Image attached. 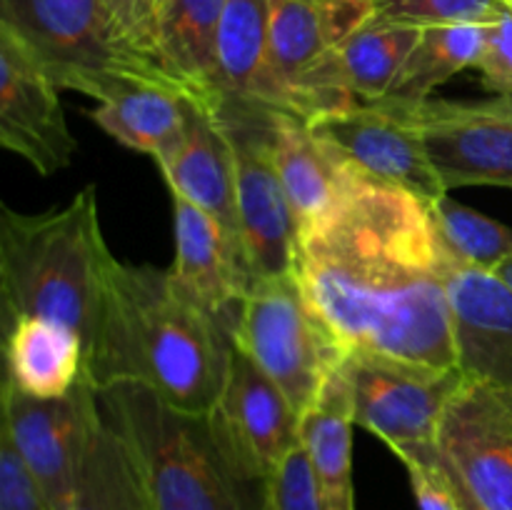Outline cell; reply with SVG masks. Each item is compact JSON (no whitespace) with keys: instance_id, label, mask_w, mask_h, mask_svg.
Masks as SVG:
<instances>
[{"instance_id":"cell-1","label":"cell","mask_w":512,"mask_h":510,"mask_svg":"<svg viewBox=\"0 0 512 510\" xmlns=\"http://www.w3.org/2000/svg\"><path fill=\"white\" fill-rule=\"evenodd\" d=\"M430 205L350 163L333 208L298 235L295 278L345 355L460 368Z\"/></svg>"},{"instance_id":"cell-2","label":"cell","mask_w":512,"mask_h":510,"mask_svg":"<svg viewBox=\"0 0 512 510\" xmlns=\"http://www.w3.org/2000/svg\"><path fill=\"white\" fill-rule=\"evenodd\" d=\"M233 350L225 325L190 300L170 270L115 260L88 358L95 388L128 380L180 410L213 413Z\"/></svg>"},{"instance_id":"cell-3","label":"cell","mask_w":512,"mask_h":510,"mask_svg":"<svg viewBox=\"0 0 512 510\" xmlns=\"http://www.w3.org/2000/svg\"><path fill=\"white\" fill-rule=\"evenodd\" d=\"M153 510H268L270 478L235 450L213 413H188L140 383L98 390Z\"/></svg>"},{"instance_id":"cell-4","label":"cell","mask_w":512,"mask_h":510,"mask_svg":"<svg viewBox=\"0 0 512 510\" xmlns=\"http://www.w3.org/2000/svg\"><path fill=\"white\" fill-rule=\"evenodd\" d=\"M115 255L100 225L95 185L48 213L0 210V320L50 318L83 338L90 358L103 323Z\"/></svg>"},{"instance_id":"cell-5","label":"cell","mask_w":512,"mask_h":510,"mask_svg":"<svg viewBox=\"0 0 512 510\" xmlns=\"http://www.w3.org/2000/svg\"><path fill=\"white\" fill-rule=\"evenodd\" d=\"M0 25L18 35L60 88L93 100L123 80L188 90L103 0H0Z\"/></svg>"},{"instance_id":"cell-6","label":"cell","mask_w":512,"mask_h":510,"mask_svg":"<svg viewBox=\"0 0 512 510\" xmlns=\"http://www.w3.org/2000/svg\"><path fill=\"white\" fill-rule=\"evenodd\" d=\"M233 345L288 395L300 418L345 360V350L308 303L295 273L253 280Z\"/></svg>"},{"instance_id":"cell-7","label":"cell","mask_w":512,"mask_h":510,"mask_svg":"<svg viewBox=\"0 0 512 510\" xmlns=\"http://www.w3.org/2000/svg\"><path fill=\"white\" fill-rule=\"evenodd\" d=\"M235 165L240 238L255 278L293 273L298 215L273 158V108L250 100H215Z\"/></svg>"},{"instance_id":"cell-8","label":"cell","mask_w":512,"mask_h":510,"mask_svg":"<svg viewBox=\"0 0 512 510\" xmlns=\"http://www.w3.org/2000/svg\"><path fill=\"white\" fill-rule=\"evenodd\" d=\"M343 373L353 395L355 425L385 440L398 458L438 455L440 423L463 385V370L350 353L343 360Z\"/></svg>"},{"instance_id":"cell-9","label":"cell","mask_w":512,"mask_h":510,"mask_svg":"<svg viewBox=\"0 0 512 510\" xmlns=\"http://www.w3.org/2000/svg\"><path fill=\"white\" fill-rule=\"evenodd\" d=\"M3 430L53 510H70L90 433L103 415L93 380L63 398H30L3 380Z\"/></svg>"},{"instance_id":"cell-10","label":"cell","mask_w":512,"mask_h":510,"mask_svg":"<svg viewBox=\"0 0 512 510\" xmlns=\"http://www.w3.org/2000/svg\"><path fill=\"white\" fill-rule=\"evenodd\" d=\"M415 110L388 100L353 103L318 115L308 125L365 175L435 205L448 190L430 163Z\"/></svg>"},{"instance_id":"cell-11","label":"cell","mask_w":512,"mask_h":510,"mask_svg":"<svg viewBox=\"0 0 512 510\" xmlns=\"http://www.w3.org/2000/svg\"><path fill=\"white\" fill-rule=\"evenodd\" d=\"M445 468L483 510H512V390L465 375L443 413Z\"/></svg>"},{"instance_id":"cell-12","label":"cell","mask_w":512,"mask_h":510,"mask_svg":"<svg viewBox=\"0 0 512 510\" xmlns=\"http://www.w3.org/2000/svg\"><path fill=\"white\" fill-rule=\"evenodd\" d=\"M0 145L23 158L35 173L53 175L73 163L78 140L60 103V85L0 25Z\"/></svg>"},{"instance_id":"cell-13","label":"cell","mask_w":512,"mask_h":510,"mask_svg":"<svg viewBox=\"0 0 512 510\" xmlns=\"http://www.w3.org/2000/svg\"><path fill=\"white\" fill-rule=\"evenodd\" d=\"M425 150L445 190L512 188V120L480 103L428 100L415 110Z\"/></svg>"},{"instance_id":"cell-14","label":"cell","mask_w":512,"mask_h":510,"mask_svg":"<svg viewBox=\"0 0 512 510\" xmlns=\"http://www.w3.org/2000/svg\"><path fill=\"white\" fill-rule=\"evenodd\" d=\"M175 260L170 278L190 300L225 325L233 338L240 308L253 285L248 258L218 220L188 200L173 195Z\"/></svg>"},{"instance_id":"cell-15","label":"cell","mask_w":512,"mask_h":510,"mask_svg":"<svg viewBox=\"0 0 512 510\" xmlns=\"http://www.w3.org/2000/svg\"><path fill=\"white\" fill-rule=\"evenodd\" d=\"M458 365L468 378L512 390V290L495 273L445 260Z\"/></svg>"},{"instance_id":"cell-16","label":"cell","mask_w":512,"mask_h":510,"mask_svg":"<svg viewBox=\"0 0 512 510\" xmlns=\"http://www.w3.org/2000/svg\"><path fill=\"white\" fill-rule=\"evenodd\" d=\"M213 415L240 455L265 478L275 473L285 455L300 445V413L288 395L245 358L233 350L228 380Z\"/></svg>"},{"instance_id":"cell-17","label":"cell","mask_w":512,"mask_h":510,"mask_svg":"<svg viewBox=\"0 0 512 510\" xmlns=\"http://www.w3.org/2000/svg\"><path fill=\"white\" fill-rule=\"evenodd\" d=\"M155 163L170 193L213 215L235 240L243 243L235 198L233 150L215 113V103H195L183 138Z\"/></svg>"},{"instance_id":"cell-18","label":"cell","mask_w":512,"mask_h":510,"mask_svg":"<svg viewBox=\"0 0 512 510\" xmlns=\"http://www.w3.org/2000/svg\"><path fill=\"white\" fill-rule=\"evenodd\" d=\"M195 103L200 98L175 85L123 80L98 100L90 118L120 145L158 160L183 138Z\"/></svg>"},{"instance_id":"cell-19","label":"cell","mask_w":512,"mask_h":510,"mask_svg":"<svg viewBox=\"0 0 512 510\" xmlns=\"http://www.w3.org/2000/svg\"><path fill=\"white\" fill-rule=\"evenodd\" d=\"M273 158L300 230L323 218L340 198L350 163L310 130L308 120L273 108Z\"/></svg>"},{"instance_id":"cell-20","label":"cell","mask_w":512,"mask_h":510,"mask_svg":"<svg viewBox=\"0 0 512 510\" xmlns=\"http://www.w3.org/2000/svg\"><path fill=\"white\" fill-rule=\"evenodd\" d=\"M5 383L30 398H63L88 378L85 343L50 318H20L5 330Z\"/></svg>"},{"instance_id":"cell-21","label":"cell","mask_w":512,"mask_h":510,"mask_svg":"<svg viewBox=\"0 0 512 510\" xmlns=\"http://www.w3.org/2000/svg\"><path fill=\"white\" fill-rule=\"evenodd\" d=\"M353 425V395L340 365L300 418V440L328 510H355Z\"/></svg>"},{"instance_id":"cell-22","label":"cell","mask_w":512,"mask_h":510,"mask_svg":"<svg viewBox=\"0 0 512 510\" xmlns=\"http://www.w3.org/2000/svg\"><path fill=\"white\" fill-rule=\"evenodd\" d=\"M225 0H168L158 15V53L168 73L215 103V45Z\"/></svg>"},{"instance_id":"cell-23","label":"cell","mask_w":512,"mask_h":510,"mask_svg":"<svg viewBox=\"0 0 512 510\" xmlns=\"http://www.w3.org/2000/svg\"><path fill=\"white\" fill-rule=\"evenodd\" d=\"M418 38V28L370 15L333 50L335 80L358 103H378L388 95Z\"/></svg>"},{"instance_id":"cell-24","label":"cell","mask_w":512,"mask_h":510,"mask_svg":"<svg viewBox=\"0 0 512 510\" xmlns=\"http://www.w3.org/2000/svg\"><path fill=\"white\" fill-rule=\"evenodd\" d=\"M488 43V25H435L420 30L415 48L383 100L408 108L428 103L453 75L475 68Z\"/></svg>"},{"instance_id":"cell-25","label":"cell","mask_w":512,"mask_h":510,"mask_svg":"<svg viewBox=\"0 0 512 510\" xmlns=\"http://www.w3.org/2000/svg\"><path fill=\"white\" fill-rule=\"evenodd\" d=\"M270 0H225L215 45V93L258 103L268 53Z\"/></svg>"},{"instance_id":"cell-26","label":"cell","mask_w":512,"mask_h":510,"mask_svg":"<svg viewBox=\"0 0 512 510\" xmlns=\"http://www.w3.org/2000/svg\"><path fill=\"white\" fill-rule=\"evenodd\" d=\"M70 510H153L128 445L105 415L90 433Z\"/></svg>"},{"instance_id":"cell-27","label":"cell","mask_w":512,"mask_h":510,"mask_svg":"<svg viewBox=\"0 0 512 510\" xmlns=\"http://www.w3.org/2000/svg\"><path fill=\"white\" fill-rule=\"evenodd\" d=\"M430 215L445 250L460 263L495 273V268L512 253L510 225L488 218L448 195L430 205Z\"/></svg>"},{"instance_id":"cell-28","label":"cell","mask_w":512,"mask_h":510,"mask_svg":"<svg viewBox=\"0 0 512 510\" xmlns=\"http://www.w3.org/2000/svg\"><path fill=\"white\" fill-rule=\"evenodd\" d=\"M375 18L408 28L435 25H493L508 0H370Z\"/></svg>"},{"instance_id":"cell-29","label":"cell","mask_w":512,"mask_h":510,"mask_svg":"<svg viewBox=\"0 0 512 510\" xmlns=\"http://www.w3.org/2000/svg\"><path fill=\"white\" fill-rule=\"evenodd\" d=\"M268 510H328L303 443L295 445L270 475Z\"/></svg>"},{"instance_id":"cell-30","label":"cell","mask_w":512,"mask_h":510,"mask_svg":"<svg viewBox=\"0 0 512 510\" xmlns=\"http://www.w3.org/2000/svg\"><path fill=\"white\" fill-rule=\"evenodd\" d=\"M405 470H408L410 488H413L415 503L420 510H463L460 503L458 485H455L453 475L445 468L443 458L430 455V458H400Z\"/></svg>"},{"instance_id":"cell-31","label":"cell","mask_w":512,"mask_h":510,"mask_svg":"<svg viewBox=\"0 0 512 510\" xmlns=\"http://www.w3.org/2000/svg\"><path fill=\"white\" fill-rule=\"evenodd\" d=\"M0 510H53L13 440L0 430Z\"/></svg>"},{"instance_id":"cell-32","label":"cell","mask_w":512,"mask_h":510,"mask_svg":"<svg viewBox=\"0 0 512 510\" xmlns=\"http://www.w3.org/2000/svg\"><path fill=\"white\" fill-rule=\"evenodd\" d=\"M475 68L483 75L485 90L495 98L512 95V8L488 25V43Z\"/></svg>"},{"instance_id":"cell-33","label":"cell","mask_w":512,"mask_h":510,"mask_svg":"<svg viewBox=\"0 0 512 510\" xmlns=\"http://www.w3.org/2000/svg\"><path fill=\"white\" fill-rule=\"evenodd\" d=\"M110 10L120 18V23L128 28V33L143 45L148 53L160 60L158 53V10L153 0H103ZM163 63V60H160ZM168 70V68H165Z\"/></svg>"},{"instance_id":"cell-34","label":"cell","mask_w":512,"mask_h":510,"mask_svg":"<svg viewBox=\"0 0 512 510\" xmlns=\"http://www.w3.org/2000/svg\"><path fill=\"white\" fill-rule=\"evenodd\" d=\"M483 108H488V110H493V113H498V115H503V118H508V120H512V95L510 98H490V100H483Z\"/></svg>"},{"instance_id":"cell-35","label":"cell","mask_w":512,"mask_h":510,"mask_svg":"<svg viewBox=\"0 0 512 510\" xmlns=\"http://www.w3.org/2000/svg\"><path fill=\"white\" fill-rule=\"evenodd\" d=\"M495 275H498V278L512 290V253L498 265V268H495Z\"/></svg>"},{"instance_id":"cell-36","label":"cell","mask_w":512,"mask_h":510,"mask_svg":"<svg viewBox=\"0 0 512 510\" xmlns=\"http://www.w3.org/2000/svg\"><path fill=\"white\" fill-rule=\"evenodd\" d=\"M453 480H455V478H453ZM455 485H458V493H460V503H463V510H483L478 503H475L473 495H470L468 490H465L463 485L458 483V480H455Z\"/></svg>"},{"instance_id":"cell-37","label":"cell","mask_w":512,"mask_h":510,"mask_svg":"<svg viewBox=\"0 0 512 510\" xmlns=\"http://www.w3.org/2000/svg\"><path fill=\"white\" fill-rule=\"evenodd\" d=\"M165 3H168V0H153V5H155V10H158V15H160V10H163Z\"/></svg>"},{"instance_id":"cell-38","label":"cell","mask_w":512,"mask_h":510,"mask_svg":"<svg viewBox=\"0 0 512 510\" xmlns=\"http://www.w3.org/2000/svg\"><path fill=\"white\" fill-rule=\"evenodd\" d=\"M323 3H330V5H335V3H343V0H323Z\"/></svg>"},{"instance_id":"cell-39","label":"cell","mask_w":512,"mask_h":510,"mask_svg":"<svg viewBox=\"0 0 512 510\" xmlns=\"http://www.w3.org/2000/svg\"><path fill=\"white\" fill-rule=\"evenodd\" d=\"M508 5H510V8H512V0H508Z\"/></svg>"}]
</instances>
